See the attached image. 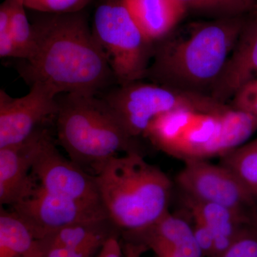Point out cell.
<instances>
[{
    "label": "cell",
    "mask_w": 257,
    "mask_h": 257,
    "mask_svg": "<svg viewBox=\"0 0 257 257\" xmlns=\"http://www.w3.org/2000/svg\"><path fill=\"white\" fill-rule=\"evenodd\" d=\"M57 96L41 84L30 86L21 97H12L0 91V148L26 141L39 128L55 119L58 111Z\"/></svg>",
    "instance_id": "obj_10"
},
{
    "label": "cell",
    "mask_w": 257,
    "mask_h": 257,
    "mask_svg": "<svg viewBox=\"0 0 257 257\" xmlns=\"http://www.w3.org/2000/svg\"><path fill=\"white\" fill-rule=\"evenodd\" d=\"M32 28L31 50L18 67L19 74L30 87L41 84L57 95H99L113 83L116 84L84 10L39 13Z\"/></svg>",
    "instance_id": "obj_1"
},
{
    "label": "cell",
    "mask_w": 257,
    "mask_h": 257,
    "mask_svg": "<svg viewBox=\"0 0 257 257\" xmlns=\"http://www.w3.org/2000/svg\"><path fill=\"white\" fill-rule=\"evenodd\" d=\"M141 231H147L165 240L185 256H204L196 240L193 228L187 221L172 215L169 211L161 216L155 224Z\"/></svg>",
    "instance_id": "obj_19"
},
{
    "label": "cell",
    "mask_w": 257,
    "mask_h": 257,
    "mask_svg": "<svg viewBox=\"0 0 257 257\" xmlns=\"http://www.w3.org/2000/svg\"><path fill=\"white\" fill-rule=\"evenodd\" d=\"M184 205L192 216L199 218L214 234V248L211 257H222L242 230L251 224V215L230 208L201 202L184 196Z\"/></svg>",
    "instance_id": "obj_13"
},
{
    "label": "cell",
    "mask_w": 257,
    "mask_h": 257,
    "mask_svg": "<svg viewBox=\"0 0 257 257\" xmlns=\"http://www.w3.org/2000/svg\"><path fill=\"white\" fill-rule=\"evenodd\" d=\"M222 111L219 113L197 111L194 113L170 149L168 155L184 160L190 159L204 160L207 147L214 141L219 133L220 128L219 116Z\"/></svg>",
    "instance_id": "obj_15"
},
{
    "label": "cell",
    "mask_w": 257,
    "mask_h": 257,
    "mask_svg": "<svg viewBox=\"0 0 257 257\" xmlns=\"http://www.w3.org/2000/svg\"><path fill=\"white\" fill-rule=\"evenodd\" d=\"M223 157V165L232 171L257 199V138Z\"/></svg>",
    "instance_id": "obj_21"
},
{
    "label": "cell",
    "mask_w": 257,
    "mask_h": 257,
    "mask_svg": "<svg viewBox=\"0 0 257 257\" xmlns=\"http://www.w3.org/2000/svg\"><path fill=\"white\" fill-rule=\"evenodd\" d=\"M0 57L1 58L20 59L18 46L10 32L0 33Z\"/></svg>",
    "instance_id": "obj_29"
},
{
    "label": "cell",
    "mask_w": 257,
    "mask_h": 257,
    "mask_svg": "<svg viewBox=\"0 0 257 257\" xmlns=\"http://www.w3.org/2000/svg\"><path fill=\"white\" fill-rule=\"evenodd\" d=\"M116 230L119 229L106 219L66 226L40 241L45 253L52 247L101 248Z\"/></svg>",
    "instance_id": "obj_16"
},
{
    "label": "cell",
    "mask_w": 257,
    "mask_h": 257,
    "mask_svg": "<svg viewBox=\"0 0 257 257\" xmlns=\"http://www.w3.org/2000/svg\"><path fill=\"white\" fill-rule=\"evenodd\" d=\"M92 30L118 85L145 79L154 44L144 36L122 0H104L99 4L94 14Z\"/></svg>",
    "instance_id": "obj_6"
},
{
    "label": "cell",
    "mask_w": 257,
    "mask_h": 257,
    "mask_svg": "<svg viewBox=\"0 0 257 257\" xmlns=\"http://www.w3.org/2000/svg\"><path fill=\"white\" fill-rule=\"evenodd\" d=\"M194 221V236L204 256L211 257L214 248V234L205 223L199 218L192 216Z\"/></svg>",
    "instance_id": "obj_27"
},
{
    "label": "cell",
    "mask_w": 257,
    "mask_h": 257,
    "mask_svg": "<svg viewBox=\"0 0 257 257\" xmlns=\"http://www.w3.org/2000/svg\"><path fill=\"white\" fill-rule=\"evenodd\" d=\"M197 111L188 108H179L160 114L150 122L143 137L157 149L168 154L184 126Z\"/></svg>",
    "instance_id": "obj_20"
},
{
    "label": "cell",
    "mask_w": 257,
    "mask_h": 257,
    "mask_svg": "<svg viewBox=\"0 0 257 257\" xmlns=\"http://www.w3.org/2000/svg\"><path fill=\"white\" fill-rule=\"evenodd\" d=\"M246 17L214 19L194 25L182 37L170 33L154 44L145 79L179 92L210 96Z\"/></svg>",
    "instance_id": "obj_2"
},
{
    "label": "cell",
    "mask_w": 257,
    "mask_h": 257,
    "mask_svg": "<svg viewBox=\"0 0 257 257\" xmlns=\"http://www.w3.org/2000/svg\"><path fill=\"white\" fill-rule=\"evenodd\" d=\"M26 9L37 13H74L82 11L92 0H18Z\"/></svg>",
    "instance_id": "obj_24"
},
{
    "label": "cell",
    "mask_w": 257,
    "mask_h": 257,
    "mask_svg": "<svg viewBox=\"0 0 257 257\" xmlns=\"http://www.w3.org/2000/svg\"><path fill=\"white\" fill-rule=\"evenodd\" d=\"M32 173L40 187L50 194L103 205L94 175L61 155L48 128L42 137Z\"/></svg>",
    "instance_id": "obj_9"
},
{
    "label": "cell",
    "mask_w": 257,
    "mask_h": 257,
    "mask_svg": "<svg viewBox=\"0 0 257 257\" xmlns=\"http://www.w3.org/2000/svg\"><path fill=\"white\" fill-rule=\"evenodd\" d=\"M232 108L257 118V78L245 84L232 97Z\"/></svg>",
    "instance_id": "obj_26"
},
{
    "label": "cell",
    "mask_w": 257,
    "mask_h": 257,
    "mask_svg": "<svg viewBox=\"0 0 257 257\" xmlns=\"http://www.w3.org/2000/svg\"><path fill=\"white\" fill-rule=\"evenodd\" d=\"M147 248L143 243L128 241L123 246L124 257H141Z\"/></svg>",
    "instance_id": "obj_31"
},
{
    "label": "cell",
    "mask_w": 257,
    "mask_h": 257,
    "mask_svg": "<svg viewBox=\"0 0 257 257\" xmlns=\"http://www.w3.org/2000/svg\"><path fill=\"white\" fill-rule=\"evenodd\" d=\"M251 224L257 229V209H254L251 215Z\"/></svg>",
    "instance_id": "obj_32"
},
{
    "label": "cell",
    "mask_w": 257,
    "mask_h": 257,
    "mask_svg": "<svg viewBox=\"0 0 257 257\" xmlns=\"http://www.w3.org/2000/svg\"><path fill=\"white\" fill-rule=\"evenodd\" d=\"M99 96L125 131L135 139L143 136L152 120L167 111L188 108L200 112L218 113L227 107L209 96L179 92L142 80L117 84Z\"/></svg>",
    "instance_id": "obj_5"
},
{
    "label": "cell",
    "mask_w": 257,
    "mask_h": 257,
    "mask_svg": "<svg viewBox=\"0 0 257 257\" xmlns=\"http://www.w3.org/2000/svg\"><path fill=\"white\" fill-rule=\"evenodd\" d=\"M96 257H124L123 248L118 241L116 234L106 240Z\"/></svg>",
    "instance_id": "obj_30"
},
{
    "label": "cell",
    "mask_w": 257,
    "mask_h": 257,
    "mask_svg": "<svg viewBox=\"0 0 257 257\" xmlns=\"http://www.w3.org/2000/svg\"><path fill=\"white\" fill-rule=\"evenodd\" d=\"M94 177L109 219L124 232L146 229L168 211L172 182L140 152L111 157Z\"/></svg>",
    "instance_id": "obj_3"
},
{
    "label": "cell",
    "mask_w": 257,
    "mask_h": 257,
    "mask_svg": "<svg viewBox=\"0 0 257 257\" xmlns=\"http://www.w3.org/2000/svg\"><path fill=\"white\" fill-rule=\"evenodd\" d=\"M222 257H257L256 228L245 227Z\"/></svg>",
    "instance_id": "obj_25"
},
{
    "label": "cell",
    "mask_w": 257,
    "mask_h": 257,
    "mask_svg": "<svg viewBox=\"0 0 257 257\" xmlns=\"http://www.w3.org/2000/svg\"><path fill=\"white\" fill-rule=\"evenodd\" d=\"M219 118L220 128L207 147L204 159L224 156L243 145L257 130V118L245 111L229 107L221 113Z\"/></svg>",
    "instance_id": "obj_18"
},
{
    "label": "cell",
    "mask_w": 257,
    "mask_h": 257,
    "mask_svg": "<svg viewBox=\"0 0 257 257\" xmlns=\"http://www.w3.org/2000/svg\"><path fill=\"white\" fill-rule=\"evenodd\" d=\"M35 239L42 240L66 226L109 219L101 204L55 195L40 185L30 197L12 206Z\"/></svg>",
    "instance_id": "obj_7"
},
{
    "label": "cell",
    "mask_w": 257,
    "mask_h": 257,
    "mask_svg": "<svg viewBox=\"0 0 257 257\" xmlns=\"http://www.w3.org/2000/svg\"><path fill=\"white\" fill-rule=\"evenodd\" d=\"M57 101V141L69 160L85 172L95 175L119 152L141 153L137 139L128 135L99 95L63 94Z\"/></svg>",
    "instance_id": "obj_4"
},
{
    "label": "cell",
    "mask_w": 257,
    "mask_h": 257,
    "mask_svg": "<svg viewBox=\"0 0 257 257\" xmlns=\"http://www.w3.org/2000/svg\"><path fill=\"white\" fill-rule=\"evenodd\" d=\"M177 182L184 195L251 215L256 198L226 166L202 159L184 160Z\"/></svg>",
    "instance_id": "obj_8"
},
{
    "label": "cell",
    "mask_w": 257,
    "mask_h": 257,
    "mask_svg": "<svg viewBox=\"0 0 257 257\" xmlns=\"http://www.w3.org/2000/svg\"><path fill=\"white\" fill-rule=\"evenodd\" d=\"M100 248L52 247L47 250L45 257H92Z\"/></svg>",
    "instance_id": "obj_28"
},
{
    "label": "cell",
    "mask_w": 257,
    "mask_h": 257,
    "mask_svg": "<svg viewBox=\"0 0 257 257\" xmlns=\"http://www.w3.org/2000/svg\"><path fill=\"white\" fill-rule=\"evenodd\" d=\"M46 126L18 145L0 148V204L10 207L30 197L38 183L32 175Z\"/></svg>",
    "instance_id": "obj_11"
},
{
    "label": "cell",
    "mask_w": 257,
    "mask_h": 257,
    "mask_svg": "<svg viewBox=\"0 0 257 257\" xmlns=\"http://www.w3.org/2000/svg\"><path fill=\"white\" fill-rule=\"evenodd\" d=\"M26 8L18 0H13L10 32L20 52V59L28 58L33 42L32 23L27 17Z\"/></svg>",
    "instance_id": "obj_23"
},
{
    "label": "cell",
    "mask_w": 257,
    "mask_h": 257,
    "mask_svg": "<svg viewBox=\"0 0 257 257\" xmlns=\"http://www.w3.org/2000/svg\"><path fill=\"white\" fill-rule=\"evenodd\" d=\"M186 9L214 19L246 16L257 10V0H177Z\"/></svg>",
    "instance_id": "obj_22"
},
{
    "label": "cell",
    "mask_w": 257,
    "mask_h": 257,
    "mask_svg": "<svg viewBox=\"0 0 257 257\" xmlns=\"http://www.w3.org/2000/svg\"><path fill=\"white\" fill-rule=\"evenodd\" d=\"M257 78V10L246 15L244 25L210 96L221 104L232 99L245 84Z\"/></svg>",
    "instance_id": "obj_12"
},
{
    "label": "cell",
    "mask_w": 257,
    "mask_h": 257,
    "mask_svg": "<svg viewBox=\"0 0 257 257\" xmlns=\"http://www.w3.org/2000/svg\"><path fill=\"white\" fill-rule=\"evenodd\" d=\"M40 240L35 239L14 211L0 207V257H45Z\"/></svg>",
    "instance_id": "obj_17"
},
{
    "label": "cell",
    "mask_w": 257,
    "mask_h": 257,
    "mask_svg": "<svg viewBox=\"0 0 257 257\" xmlns=\"http://www.w3.org/2000/svg\"><path fill=\"white\" fill-rule=\"evenodd\" d=\"M145 38L157 43L173 32L187 9L177 0H122Z\"/></svg>",
    "instance_id": "obj_14"
}]
</instances>
